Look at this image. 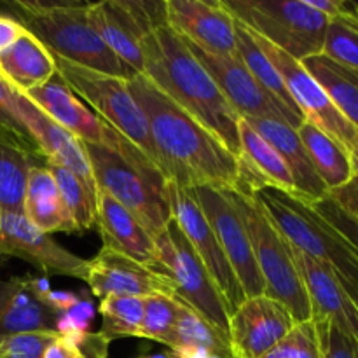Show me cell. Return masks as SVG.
Returning a JSON list of instances; mask_svg holds the SVG:
<instances>
[{
  "label": "cell",
  "mask_w": 358,
  "mask_h": 358,
  "mask_svg": "<svg viewBox=\"0 0 358 358\" xmlns=\"http://www.w3.org/2000/svg\"><path fill=\"white\" fill-rule=\"evenodd\" d=\"M128 90L149 122L168 182L182 187L236 191L240 161L184 108L164 94L145 73L128 77Z\"/></svg>",
  "instance_id": "cell-1"
},
{
  "label": "cell",
  "mask_w": 358,
  "mask_h": 358,
  "mask_svg": "<svg viewBox=\"0 0 358 358\" xmlns=\"http://www.w3.org/2000/svg\"><path fill=\"white\" fill-rule=\"evenodd\" d=\"M140 49L142 73L240 161L241 117L192 55L187 42L163 23L143 38Z\"/></svg>",
  "instance_id": "cell-2"
},
{
  "label": "cell",
  "mask_w": 358,
  "mask_h": 358,
  "mask_svg": "<svg viewBox=\"0 0 358 358\" xmlns=\"http://www.w3.org/2000/svg\"><path fill=\"white\" fill-rule=\"evenodd\" d=\"M254 196L280 234L294 248L331 269L358 306L357 248L318 215L310 203L275 187H262Z\"/></svg>",
  "instance_id": "cell-3"
},
{
  "label": "cell",
  "mask_w": 358,
  "mask_h": 358,
  "mask_svg": "<svg viewBox=\"0 0 358 358\" xmlns=\"http://www.w3.org/2000/svg\"><path fill=\"white\" fill-rule=\"evenodd\" d=\"M17 21L38 38L52 56L76 65L117 77L133 72L103 44L87 20V3L35 2L17 0L10 3Z\"/></svg>",
  "instance_id": "cell-4"
},
{
  "label": "cell",
  "mask_w": 358,
  "mask_h": 358,
  "mask_svg": "<svg viewBox=\"0 0 358 358\" xmlns=\"http://www.w3.org/2000/svg\"><path fill=\"white\" fill-rule=\"evenodd\" d=\"M96 191L110 196L136 217L154 238L171 222L166 177L145 154L122 157L96 143L83 142Z\"/></svg>",
  "instance_id": "cell-5"
},
{
  "label": "cell",
  "mask_w": 358,
  "mask_h": 358,
  "mask_svg": "<svg viewBox=\"0 0 358 358\" xmlns=\"http://www.w3.org/2000/svg\"><path fill=\"white\" fill-rule=\"evenodd\" d=\"M226 194L247 229L255 262L264 280V296L282 303L296 324L311 320L310 297L294 262L289 241L280 234L254 194L245 196L238 191H226Z\"/></svg>",
  "instance_id": "cell-6"
},
{
  "label": "cell",
  "mask_w": 358,
  "mask_h": 358,
  "mask_svg": "<svg viewBox=\"0 0 358 358\" xmlns=\"http://www.w3.org/2000/svg\"><path fill=\"white\" fill-rule=\"evenodd\" d=\"M227 13L297 62L322 55L331 20L306 0H220Z\"/></svg>",
  "instance_id": "cell-7"
},
{
  "label": "cell",
  "mask_w": 358,
  "mask_h": 358,
  "mask_svg": "<svg viewBox=\"0 0 358 358\" xmlns=\"http://www.w3.org/2000/svg\"><path fill=\"white\" fill-rule=\"evenodd\" d=\"M56 69L66 86L94 108V114L135 143L163 171L145 114L128 90L126 77L108 76L55 56ZM164 175V171H163Z\"/></svg>",
  "instance_id": "cell-8"
},
{
  "label": "cell",
  "mask_w": 358,
  "mask_h": 358,
  "mask_svg": "<svg viewBox=\"0 0 358 358\" xmlns=\"http://www.w3.org/2000/svg\"><path fill=\"white\" fill-rule=\"evenodd\" d=\"M154 271L170 282L173 296L229 336L231 308L175 220L154 238Z\"/></svg>",
  "instance_id": "cell-9"
},
{
  "label": "cell",
  "mask_w": 358,
  "mask_h": 358,
  "mask_svg": "<svg viewBox=\"0 0 358 358\" xmlns=\"http://www.w3.org/2000/svg\"><path fill=\"white\" fill-rule=\"evenodd\" d=\"M87 20L103 44L131 70L143 72L140 44L156 27L166 23L164 2L103 0L87 3Z\"/></svg>",
  "instance_id": "cell-10"
},
{
  "label": "cell",
  "mask_w": 358,
  "mask_h": 358,
  "mask_svg": "<svg viewBox=\"0 0 358 358\" xmlns=\"http://www.w3.org/2000/svg\"><path fill=\"white\" fill-rule=\"evenodd\" d=\"M252 35L257 41L259 48L266 52V56L271 59L275 69L280 72L287 91L292 96L297 108L303 112L304 119L317 126V128H320L322 131L327 133L329 136H332L350 154L353 150H358V129L338 110V107L332 103L324 87L304 69L303 63L294 59L287 52L280 51L278 48H275L268 41L255 35L254 31H252Z\"/></svg>",
  "instance_id": "cell-11"
},
{
  "label": "cell",
  "mask_w": 358,
  "mask_h": 358,
  "mask_svg": "<svg viewBox=\"0 0 358 358\" xmlns=\"http://www.w3.org/2000/svg\"><path fill=\"white\" fill-rule=\"evenodd\" d=\"M166 198L168 205H170L171 220L177 222L184 236L187 238L189 245L194 248L198 257L208 269L210 276L219 287L220 294L233 313L247 299V296H245L236 273L231 268L229 261L217 240L215 231L212 229L208 219L203 213L201 206L198 205L191 189L182 187L175 182L166 184Z\"/></svg>",
  "instance_id": "cell-12"
},
{
  "label": "cell",
  "mask_w": 358,
  "mask_h": 358,
  "mask_svg": "<svg viewBox=\"0 0 358 358\" xmlns=\"http://www.w3.org/2000/svg\"><path fill=\"white\" fill-rule=\"evenodd\" d=\"M187 45L241 119H275V121L285 122L294 129L301 128V124L304 122L303 119L285 110L254 79V76L248 72L238 55L219 56L203 51L189 42Z\"/></svg>",
  "instance_id": "cell-13"
},
{
  "label": "cell",
  "mask_w": 358,
  "mask_h": 358,
  "mask_svg": "<svg viewBox=\"0 0 358 358\" xmlns=\"http://www.w3.org/2000/svg\"><path fill=\"white\" fill-rule=\"evenodd\" d=\"M191 191L198 205L201 206L205 217L208 219L212 229L215 231L217 240H219L231 268L236 273L245 296H262L266 292V287L257 262H255L252 243L248 240L247 229H245L240 215L234 210L231 199L227 198L226 191L208 187V185L192 187Z\"/></svg>",
  "instance_id": "cell-14"
},
{
  "label": "cell",
  "mask_w": 358,
  "mask_h": 358,
  "mask_svg": "<svg viewBox=\"0 0 358 358\" xmlns=\"http://www.w3.org/2000/svg\"><path fill=\"white\" fill-rule=\"evenodd\" d=\"M0 252L28 262L44 275L87 280L90 261L77 257L51 234L38 231L24 213L0 212Z\"/></svg>",
  "instance_id": "cell-15"
},
{
  "label": "cell",
  "mask_w": 358,
  "mask_h": 358,
  "mask_svg": "<svg viewBox=\"0 0 358 358\" xmlns=\"http://www.w3.org/2000/svg\"><path fill=\"white\" fill-rule=\"evenodd\" d=\"M9 100L14 115L27 128L28 135L35 142L48 166L65 168L83 178L91 189L96 191L90 159H87L83 142L70 131H66L58 122L52 121L44 110H41L34 101L28 100L23 93L16 91L14 87H10Z\"/></svg>",
  "instance_id": "cell-16"
},
{
  "label": "cell",
  "mask_w": 358,
  "mask_h": 358,
  "mask_svg": "<svg viewBox=\"0 0 358 358\" xmlns=\"http://www.w3.org/2000/svg\"><path fill=\"white\" fill-rule=\"evenodd\" d=\"M292 315L268 296L247 297L231 313L229 341L234 358H261L294 329Z\"/></svg>",
  "instance_id": "cell-17"
},
{
  "label": "cell",
  "mask_w": 358,
  "mask_h": 358,
  "mask_svg": "<svg viewBox=\"0 0 358 358\" xmlns=\"http://www.w3.org/2000/svg\"><path fill=\"white\" fill-rule=\"evenodd\" d=\"M166 24L184 41L219 56L236 55V27L220 0H166Z\"/></svg>",
  "instance_id": "cell-18"
},
{
  "label": "cell",
  "mask_w": 358,
  "mask_h": 358,
  "mask_svg": "<svg viewBox=\"0 0 358 358\" xmlns=\"http://www.w3.org/2000/svg\"><path fill=\"white\" fill-rule=\"evenodd\" d=\"M42 278L24 275L0 280V341L27 332H59L63 315L49 306Z\"/></svg>",
  "instance_id": "cell-19"
},
{
  "label": "cell",
  "mask_w": 358,
  "mask_h": 358,
  "mask_svg": "<svg viewBox=\"0 0 358 358\" xmlns=\"http://www.w3.org/2000/svg\"><path fill=\"white\" fill-rule=\"evenodd\" d=\"M23 94L80 142L96 143L110 150L117 147L121 133L90 110L58 72L48 83Z\"/></svg>",
  "instance_id": "cell-20"
},
{
  "label": "cell",
  "mask_w": 358,
  "mask_h": 358,
  "mask_svg": "<svg viewBox=\"0 0 358 358\" xmlns=\"http://www.w3.org/2000/svg\"><path fill=\"white\" fill-rule=\"evenodd\" d=\"M86 283L93 296L149 297L154 294L173 296L170 282L159 273L133 261L128 255L101 247L96 257L90 261Z\"/></svg>",
  "instance_id": "cell-21"
},
{
  "label": "cell",
  "mask_w": 358,
  "mask_h": 358,
  "mask_svg": "<svg viewBox=\"0 0 358 358\" xmlns=\"http://www.w3.org/2000/svg\"><path fill=\"white\" fill-rule=\"evenodd\" d=\"M290 245V243H289ZM311 304V320L329 322L358 341V306L334 273L290 245Z\"/></svg>",
  "instance_id": "cell-22"
},
{
  "label": "cell",
  "mask_w": 358,
  "mask_h": 358,
  "mask_svg": "<svg viewBox=\"0 0 358 358\" xmlns=\"http://www.w3.org/2000/svg\"><path fill=\"white\" fill-rule=\"evenodd\" d=\"M243 121L280 154L294 180L297 198L310 205L327 198L329 189L315 171L310 156L297 135V129L275 119H243Z\"/></svg>",
  "instance_id": "cell-23"
},
{
  "label": "cell",
  "mask_w": 358,
  "mask_h": 358,
  "mask_svg": "<svg viewBox=\"0 0 358 358\" xmlns=\"http://www.w3.org/2000/svg\"><path fill=\"white\" fill-rule=\"evenodd\" d=\"M96 229L105 248L128 255L154 271L156 245L152 236L135 215L100 191L96 192Z\"/></svg>",
  "instance_id": "cell-24"
},
{
  "label": "cell",
  "mask_w": 358,
  "mask_h": 358,
  "mask_svg": "<svg viewBox=\"0 0 358 358\" xmlns=\"http://www.w3.org/2000/svg\"><path fill=\"white\" fill-rule=\"evenodd\" d=\"M56 72L55 56L28 30L0 52V79L20 93L42 86Z\"/></svg>",
  "instance_id": "cell-25"
},
{
  "label": "cell",
  "mask_w": 358,
  "mask_h": 358,
  "mask_svg": "<svg viewBox=\"0 0 358 358\" xmlns=\"http://www.w3.org/2000/svg\"><path fill=\"white\" fill-rule=\"evenodd\" d=\"M23 213L38 231L45 234L76 233L73 220L66 212L49 166L34 164L30 168L24 191Z\"/></svg>",
  "instance_id": "cell-26"
},
{
  "label": "cell",
  "mask_w": 358,
  "mask_h": 358,
  "mask_svg": "<svg viewBox=\"0 0 358 358\" xmlns=\"http://www.w3.org/2000/svg\"><path fill=\"white\" fill-rule=\"evenodd\" d=\"M297 135L310 156L315 171L329 191L341 187L353 177L350 152L332 136L308 121L301 124Z\"/></svg>",
  "instance_id": "cell-27"
},
{
  "label": "cell",
  "mask_w": 358,
  "mask_h": 358,
  "mask_svg": "<svg viewBox=\"0 0 358 358\" xmlns=\"http://www.w3.org/2000/svg\"><path fill=\"white\" fill-rule=\"evenodd\" d=\"M35 156L14 136L0 133V212L23 213L24 191Z\"/></svg>",
  "instance_id": "cell-28"
},
{
  "label": "cell",
  "mask_w": 358,
  "mask_h": 358,
  "mask_svg": "<svg viewBox=\"0 0 358 358\" xmlns=\"http://www.w3.org/2000/svg\"><path fill=\"white\" fill-rule=\"evenodd\" d=\"M234 27H236V55L238 58L243 62V65L247 66L248 72L254 76V79L257 80V83L261 84V86L264 87V90L268 91L283 108H285V110H289L292 115L306 121L303 112L297 108L292 96H290L289 91H287L285 83H283L280 72L275 69L271 59L266 56V52L259 48L257 41L254 38L252 31L238 20H234Z\"/></svg>",
  "instance_id": "cell-29"
},
{
  "label": "cell",
  "mask_w": 358,
  "mask_h": 358,
  "mask_svg": "<svg viewBox=\"0 0 358 358\" xmlns=\"http://www.w3.org/2000/svg\"><path fill=\"white\" fill-rule=\"evenodd\" d=\"M338 107L358 129V72L338 65L327 56L317 55L301 62Z\"/></svg>",
  "instance_id": "cell-30"
},
{
  "label": "cell",
  "mask_w": 358,
  "mask_h": 358,
  "mask_svg": "<svg viewBox=\"0 0 358 358\" xmlns=\"http://www.w3.org/2000/svg\"><path fill=\"white\" fill-rule=\"evenodd\" d=\"M240 143L241 157L268 182L269 187H275L297 198L294 180L280 154L257 131H254L243 119L240 121Z\"/></svg>",
  "instance_id": "cell-31"
},
{
  "label": "cell",
  "mask_w": 358,
  "mask_h": 358,
  "mask_svg": "<svg viewBox=\"0 0 358 358\" xmlns=\"http://www.w3.org/2000/svg\"><path fill=\"white\" fill-rule=\"evenodd\" d=\"M168 348H199L222 353V355H234L229 336L219 331L215 325L205 320L198 311L192 310L182 301L180 313H178L177 325H175V331L171 334L170 343H168Z\"/></svg>",
  "instance_id": "cell-32"
},
{
  "label": "cell",
  "mask_w": 358,
  "mask_h": 358,
  "mask_svg": "<svg viewBox=\"0 0 358 358\" xmlns=\"http://www.w3.org/2000/svg\"><path fill=\"white\" fill-rule=\"evenodd\" d=\"M49 170L52 171L63 205L73 220L77 234L96 227V191L65 168L49 166Z\"/></svg>",
  "instance_id": "cell-33"
},
{
  "label": "cell",
  "mask_w": 358,
  "mask_h": 358,
  "mask_svg": "<svg viewBox=\"0 0 358 358\" xmlns=\"http://www.w3.org/2000/svg\"><path fill=\"white\" fill-rule=\"evenodd\" d=\"M143 299L145 297H103L100 303L101 329L98 334L108 343L121 338H138L143 318Z\"/></svg>",
  "instance_id": "cell-34"
},
{
  "label": "cell",
  "mask_w": 358,
  "mask_h": 358,
  "mask_svg": "<svg viewBox=\"0 0 358 358\" xmlns=\"http://www.w3.org/2000/svg\"><path fill=\"white\" fill-rule=\"evenodd\" d=\"M322 55L338 65L358 72V7L346 3L343 16L331 20L325 34Z\"/></svg>",
  "instance_id": "cell-35"
},
{
  "label": "cell",
  "mask_w": 358,
  "mask_h": 358,
  "mask_svg": "<svg viewBox=\"0 0 358 358\" xmlns=\"http://www.w3.org/2000/svg\"><path fill=\"white\" fill-rule=\"evenodd\" d=\"M180 313V301L170 294H154L143 299V318L138 338L168 346Z\"/></svg>",
  "instance_id": "cell-36"
},
{
  "label": "cell",
  "mask_w": 358,
  "mask_h": 358,
  "mask_svg": "<svg viewBox=\"0 0 358 358\" xmlns=\"http://www.w3.org/2000/svg\"><path fill=\"white\" fill-rule=\"evenodd\" d=\"M261 358H322L313 320L294 325L292 331Z\"/></svg>",
  "instance_id": "cell-37"
},
{
  "label": "cell",
  "mask_w": 358,
  "mask_h": 358,
  "mask_svg": "<svg viewBox=\"0 0 358 358\" xmlns=\"http://www.w3.org/2000/svg\"><path fill=\"white\" fill-rule=\"evenodd\" d=\"M59 332H27L0 341V358H44Z\"/></svg>",
  "instance_id": "cell-38"
},
{
  "label": "cell",
  "mask_w": 358,
  "mask_h": 358,
  "mask_svg": "<svg viewBox=\"0 0 358 358\" xmlns=\"http://www.w3.org/2000/svg\"><path fill=\"white\" fill-rule=\"evenodd\" d=\"M322 358H358V341L329 322L313 320Z\"/></svg>",
  "instance_id": "cell-39"
},
{
  "label": "cell",
  "mask_w": 358,
  "mask_h": 358,
  "mask_svg": "<svg viewBox=\"0 0 358 358\" xmlns=\"http://www.w3.org/2000/svg\"><path fill=\"white\" fill-rule=\"evenodd\" d=\"M10 86L7 83H3L0 79V133H6V135L14 136L20 143H23L35 157H42L38 152L37 145L31 140V136L28 135L27 128L20 122V119L14 115L13 107H10Z\"/></svg>",
  "instance_id": "cell-40"
},
{
  "label": "cell",
  "mask_w": 358,
  "mask_h": 358,
  "mask_svg": "<svg viewBox=\"0 0 358 358\" xmlns=\"http://www.w3.org/2000/svg\"><path fill=\"white\" fill-rule=\"evenodd\" d=\"M315 212L320 217H324L332 227L339 231L350 243L358 250V220L355 217L348 215L343 208H339L331 198H324L317 203H311Z\"/></svg>",
  "instance_id": "cell-41"
},
{
  "label": "cell",
  "mask_w": 358,
  "mask_h": 358,
  "mask_svg": "<svg viewBox=\"0 0 358 358\" xmlns=\"http://www.w3.org/2000/svg\"><path fill=\"white\" fill-rule=\"evenodd\" d=\"M327 196L339 208H343L348 215L355 217L358 220V175H353L341 187L329 191Z\"/></svg>",
  "instance_id": "cell-42"
},
{
  "label": "cell",
  "mask_w": 358,
  "mask_h": 358,
  "mask_svg": "<svg viewBox=\"0 0 358 358\" xmlns=\"http://www.w3.org/2000/svg\"><path fill=\"white\" fill-rule=\"evenodd\" d=\"M44 358H83V352L76 339L59 332L58 338L45 350Z\"/></svg>",
  "instance_id": "cell-43"
},
{
  "label": "cell",
  "mask_w": 358,
  "mask_h": 358,
  "mask_svg": "<svg viewBox=\"0 0 358 358\" xmlns=\"http://www.w3.org/2000/svg\"><path fill=\"white\" fill-rule=\"evenodd\" d=\"M24 31H27V28L16 17L0 14V52L9 49Z\"/></svg>",
  "instance_id": "cell-44"
},
{
  "label": "cell",
  "mask_w": 358,
  "mask_h": 358,
  "mask_svg": "<svg viewBox=\"0 0 358 358\" xmlns=\"http://www.w3.org/2000/svg\"><path fill=\"white\" fill-rule=\"evenodd\" d=\"M108 345L110 343L100 334H86L79 339V348L83 352V358H108Z\"/></svg>",
  "instance_id": "cell-45"
},
{
  "label": "cell",
  "mask_w": 358,
  "mask_h": 358,
  "mask_svg": "<svg viewBox=\"0 0 358 358\" xmlns=\"http://www.w3.org/2000/svg\"><path fill=\"white\" fill-rule=\"evenodd\" d=\"M350 157H352V168H353V175H358V150H353V152L350 154Z\"/></svg>",
  "instance_id": "cell-46"
},
{
  "label": "cell",
  "mask_w": 358,
  "mask_h": 358,
  "mask_svg": "<svg viewBox=\"0 0 358 358\" xmlns=\"http://www.w3.org/2000/svg\"><path fill=\"white\" fill-rule=\"evenodd\" d=\"M140 358H173V357L170 355V352H166V353H156V355H145Z\"/></svg>",
  "instance_id": "cell-47"
},
{
  "label": "cell",
  "mask_w": 358,
  "mask_h": 358,
  "mask_svg": "<svg viewBox=\"0 0 358 358\" xmlns=\"http://www.w3.org/2000/svg\"><path fill=\"white\" fill-rule=\"evenodd\" d=\"M9 255H6V254H2V252H0V269L3 268V266L7 264V262H9Z\"/></svg>",
  "instance_id": "cell-48"
},
{
  "label": "cell",
  "mask_w": 358,
  "mask_h": 358,
  "mask_svg": "<svg viewBox=\"0 0 358 358\" xmlns=\"http://www.w3.org/2000/svg\"><path fill=\"white\" fill-rule=\"evenodd\" d=\"M357 7H358V3H357Z\"/></svg>",
  "instance_id": "cell-49"
}]
</instances>
